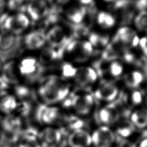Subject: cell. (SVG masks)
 Instances as JSON below:
<instances>
[{"instance_id":"f35d334b","label":"cell","mask_w":147,"mask_h":147,"mask_svg":"<svg viewBox=\"0 0 147 147\" xmlns=\"http://www.w3.org/2000/svg\"><path fill=\"white\" fill-rule=\"evenodd\" d=\"M132 103L134 105H138L142 101V95L140 91H135L131 95Z\"/></svg>"},{"instance_id":"836d02e7","label":"cell","mask_w":147,"mask_h":147,"mask_svg":"<svg viewBox=\"0 0 147 147\" xmlns=\"http://www.w3.org/2000/svg\"><path fill=\"white\" fill-rule=\"evenodd\" d=\"M133 130V125L130 122H123L118 127V132L123 137L129 136Z\"/></svg>"},{"instance_id":"ac0fdd59","label":"cell","mask_w":147,"mask_h":147,"mask_svg":"<svg viewBox=\"0 0 147 147\" xmlns=\"http://www.w3.org/2000/svg\"><path fill=\"white\" fill-rule=\"evenodd\" d=\"M87 9L84 6H69L63 11V16L69 24L77 25L83 23L87 15Z\"/></svg>"},{"instance_id":"b9f144b4","label":"cell","mask_w":147,"mask_h":147,"mask_svg":"<svg viewBox=\"0 0 147 147\" xmlns=\"http://www.w3.org/2000/svg\"><path fill=\"white\" fill-rule=\"evenodd\" d=\"M6 1L0 0V17L6 12Z\"/></svg>"},{"instance_id":"e0dca14e","label":"cell","mask_w":147,"mask_h":147,"mask_svg":"<svg viewBox=\"0 0 147 147\" xmlns=\"http://www.w3.org/2000/svg\"><path fill=\"white\" fill-rule=\"evenodd\" d=\"M64 49L46 45L40 52L38 61L43 65H50L63 59Z\"/></svg>"},{"instance_id":"52a82bcc","label":"cell","mask_w":147,"mask_h":147,"mask_svg":"<svg viewBox=\"0 0 147 147\" xmlns=\"http://www.w3.org/2000/svg\"><path fill=\"white\" fill-rule=\"evenodd\" d=\"M38 137L42 147H60L63 134L58 127L47 126L38 130Z\"/></svg>"},{"instance_id":"d6986e66","label":"cell","mask_w":147,"mask_h":147,"mask_svg":"<svg viewBox=\"0 0 147 147\" xmlns=\"http://www.w3.org/2000/svg\"><path fill=\"white\" fill-rule=\"evenodd\" d=\"M96 78L97 74L94 69L88 67H82L78 68L77 73L73 80L78 87L83 88L94 82Z\"/></svg>"},{"instance_id":"9a60e30c","label":"cell","mask_w":147,"mask_h":147,"mask_svg":"<svg viewBox=\"0 0 147 147\" xmlns=\"http://www.w3.org/2000/svg\"><path fill=\"white\" fill-rule=\"evenodd\" d=\"M91 136L95 147H111L115 140L114 133L106 126L98 128Z\"/></svg>"},{"instance_id":"681fc988","label":"cell","mask_w":147,"mask_h":147,"mask_svg":"<svg viewBox=\"0 0 147 147\" xmlns=\"http://www.w3.org/2000/svg\"><path fill=\"white\" fill-rule=\"evenodd\" d=\"M27 2H30V1H33V0H26Z\"/></svg>"},{"instance_id":"60d3db41","label":"cell","mask_w":147,"mask_h":147,"mask_svg":"<svg viewBox=\"0 0 147 147\" xmlns=\"http://www.w3.org/2000/svg\"><path fill=\"white\" fill-rule=\"evenodd\" d=\"M10 87L0 77V93L8 91Z\"/></svg>"},{"instance_id":"4fadbf2b","label":"cell","mask_w":147,"mask_h":147,"mask_svg":"<svg viewBox=\"0 0 147 147\" xmlns=\"http://www.w3.org/2000/svg\"><path fill=\"white\" fill-rule=\"evenodd\" d=\"M38 130L33 127L23 128L14 142L16 147H42L38 137Z\"/></svg>"},{"instance_id":"5bb4252c","label":"cell","mask_w":147,"mask_h":147,"mask_svg":"<svg viewBox=\"0 0 147 147\" xmlns=\"http://www.w3.org/2000/svg\"><path fill=\"white\" fill-rule=\"evenodd\" d=\"M18 69L22 78H28L34 76L39 70L40 62L37 57L28 55L17 61Z\"/></svg>"},{"instance_id":"d590c367","label":"cell","mask_w":147,"mask_h":147,"mask_svg":"<svg viewBox=\"0 0 147 147\" xmlns=\"http://www.w3.org/2000/svg\"><path fill=\"white\" fill-rule=\"evenodd\" d=\"M109 69L110 74L113 76H118L122 74L123 71L122 66L117 61L111 63Z\"/></svg>"},{"instance_id":"83f0119b","label":"cell","mask_w":147,"mask_h":147,"mask_svg":"<svg viewBox=\"0 0 147 147\" xmlns=\"http://www.w3.org/2000/svg\"><path fill=\"white\" fill-rule=\"evenodd\" d=\"M131 123L138 128L147 126V109H140L135 110L131 115Z\"/></svg>"},{"instance_id":"5b68a950","label":"cell","mask_w":147,"mask_h":147,"mask_svg":"<svg viewBox=\"0 0 147 147\" xmlns=\"http://www.w3.org/2000/svg\"><path fill=\"white\" fill-rule=\"evenodd\" d=\"M45 36L47 45L62 49L73 39L69 28L59 23L50 27L45 32Z\"/></svg>"},{"instance_id":"d4e9b609","label":"cell","mask_w":147,"mask_h":147,"mask_svg":"<svg viewBox=\"0 0 147 147\" xmlns=\"http://www.w3.org/2000/svg\"><path fill=\"white\" fill-rule=\"evenodd\" d=\"M33 106L29 100H18L16 108L13 114L23 119L32 113Z\"/></svg>"},{"instance_id":"9c48e42d","label":"cell","mask_w":147,"mask_h":147,"mask_svg":"<svg viewBox=\"0 0 147 147\" xmlns=\"http://www.w3.org/2000/svg\"><path fill=\"white\" fill-rule=\"evenodd\" d=\"M0 77L10 87L21 83L22 78L18 69L17 60L11 59L3 63Z\"/></svg>"},{"instance_id":"8fae6325","label":"cell","mask_w":147,"mask_h":147,"mask_svg":"<svg viewBox=\"0 0 147 147\" xmlns=\"http://www.w3.org/2000/svg\"><path fill=\"white\" fill-rule=\"evenodd\" d=\"M49 10L45 0H33L28 2L25 13L30 21L37 23L47 15Z\"/></svg>"},{"instance_id":"ee69618b","label":"cell","mask_w":147,"mask_h":147,"mask_svg":"<svg viewBox=\"0 0 147 147\" xmlns=\"http://www.w3.org/2000/svg\"><path fill=\"white\" fill-rule=\"evenodd\" d=\"M105 15H106V13L105 12H100V13L98 14L97 17V21L99 25H103Z\"/></svg>"},{"instance_id":"30bf717a","label":"cell","mask_w":147,"mask_h":147,"mask_svg":"<svg viewBox=\"0 0 147 147\" xmlns=\"http://www.w3.org/2000/svg\"><path fill=\"white\" fill-rule=\"evenodd\" d=\"M83 125V122L80 119V117L71 111L63 110L56 126L59 128L63 135L64 134L68 135L74 130L82 128Z\"/></svg>"},{"instance_id":"f1b7e54d","label":"cell","mask_w":147,"mask_h":147,"mask_svg":"<svg viewBox=\"0 0 147 147\" xmlns=\"http://www.w3.org/2000/svg\"><path fill=\"white\" fill-rule=\"evenodd\" d=\"M69 25L71 33L74 39L80 40V38L86 36L89 33L88 27L83 23L77 25Z\"/></svg>"},{"instance_id":"4dcf8cb0","label":"cell","mask_w":147,"mask_h":147,"mask_svg":"<svg viewBox=\"0 0 147 147\" xmlns=\"http://www.w3.org/2000/svg\"><path fill=\"white\" fill-rule=\"evenodd\" d=\"M89 42L92 47H102L106 46L109 41V38L106 36H100L95 33H91L88 37Z\"/></svg>"},{"instance_id":"ffe728a7","label":"cell","mask_w":147,"mask_h":147,"mask_svg":"<svg viewBox=\"0 0 147 147\" xmlns=\"http://www.w3.org/2000/svg\"><path fill=\"white\" fill-rule=\"evenodd\" d=\"M17 103L18 100L12 92L6 91L0 93V113L3 115L13 114Z\"/></svg>"},{"instance_id":"8d00e7d4","label":"cell","mask_w":147,"mask_h":147,"mask_svg":"<svg viewBox=\"0 0 147 147\" xmlns=\"http://www.w3.org/2000/svg\"><path fill=\"white\" fill-rule=\"evenodd\" d=\"M115 23V20L114 17L109 13H106V15L104 19V22L102 25L105 28H109L112 26Z\"/></svg>"},{"instance_id":"d6a6232c","label":"cell","mask_w":147,"mask_h":147,"mask_svg":"<svg viewBox=\"0 0 147 147\" xmlns=\"http://www.w3.org/2000/svg\"><path fill=\"white\" fill-rule=\"evenodd\" d=\"M134 22L139 30L147 31V11H141L135 18Z\"/></svg>"},{"instance_id":"8992f818","label":"cell","mask_w":147,"mask_h":147,"mask_svg":"<svg viewBox=\"0 0 147 147\" xmlns=\"http://www.w3.org/2000/svg\"><path fill=\"white\" fill-rule=\"evenodd\" d=\"M73 92V100L70 111L79 117L88 115L91 112L94 105L92 95L87 92Z\"/></svg>"},{"instance_id":"484cf974","label":"cell","mask_w":147,"mask_h":147,"mask_svg":"<svg viewBox=\"0 0 147 147\" xmlns=\"http://www.w3.org/2000/svg\"><path fill=\"white\" fill-rule=\"evenodd\" d=\"M13 87L12 94L18 100H29L32 95V91L31 87L27 84L21 83L16 84Z\"/></svg>"},{"instance_id":"ab89813d","label":"cell","mask_w":147,"mask_h":147,"mask_svg":"<svg viewBox=\"0 0 147 147\" xmlns=\"http://www.w3.org/2000/svg\"><path fill=\"white\" fill-rule=\"evenodd\" d=\"M139 43L144 54L147 56V37L142 38L140 40Z\"/></svg>"},{"instance_id":"603a6c76","label":"cell","mask_w":147,"mask_h":147,"mask_svg":"<svg viewBox=\"0 0 147 147\" xmlns=\"http://www.w3.org/2000/svg\"><path fill=\"white\" fill-rule=\"evenodd\" d=\"M136 35V32L133 29L123 27L118 30L113 40L119 41L126 47L129 45L131 46L133 40Z\"/></svg>"},{"instance_id":"c3c4849f","label":"cell","mask_w":147,"mask_h":147,"mask_svg":"<svg viewBox=\"0 0 147 147\" xmlns=\"http://www.w3.org/2000/svg\"><path fill=\"white\" fill-rule=\"evenodd\" d=\"M105 1H115V0H105Z\"/></svg>"},{"instance_id":"3957f363","label":"cell","mask_w":147,"mask_h":147,"mask_svg":"<svg viewBox=\"0 0 147 147\" xmlns=\"http://www.w3.org/2000/svg\"><path fill=\"white\" fill-rule=\"evenodd\" d=\"M31 21L25 13L5 12L0 17V30H5L17 36L25 32Z\"/></svg>"},{"instance_id":"f907efd6","label":"cell","mask_w":147,"mask_h":147,"mask_svg":"<svg viewBox=\"0 0 147 147\" xmlns=\"http://www.w3.org/2000/svg\"><path fill=\"white\" fill-rule=\"evenodd\" d=\"M0 133H1V129H0Z\"/></svg>"},{"instance_id":"7c38bea8","label":"cell","mask_w":147,"mask_h":147,"mask_svg":"<svg viewBox=\"0 0 147 147\" xmlns=\"http://www.w3.org/2000/svg\"><path fill=\"white\" fill-rule=\"evenodd\" d=\"M23 44L29 51H40L47 45L45 32L38 29L28 32L24 37Z\"/></svg>"},{"instance_id":"7402d4cb","label":"cell","mask_w":147,"mask_h":147,"mask_svg":"<svg viewBox=\"0 0 147 147\" xmlns=\"http://www.w3.org/2000/svg\"><path fill=\"white\" fill-rule=\"evenodd\" d=\"M98 117L100 121L104 125H111L118 119V111L114 106L109 105L100 109L98 113Z\"/></svg>"},{"instance_id":"f5cc1de1","label":"cell","mask_w":147,"mask_h":147,"mask_svg":"<svg viewBox=\"0 0 147 147\" xmlns=\"http://www.w3.org/2000/svg\"><path fill=\"white\" fill-rule=\"evenodd\" d=\"M60 147H61V146H60Z\"/></svg>"},{"instance_id":"f6af8a7d","label":"cell","mask_w":147,"mask_h":147,"mask_svg":"<svg viewBox=\"0 0 147 147\" xmlns=\"http://www.w3.org/2000/svg\"><path fill=\"white\" fill-rule=\"evenodd\" d=\"M78 1L80 5L82 6H90L92 4H94L93 0H76Z\"/></svg>"},{"instance_id":"bcb514c9","label":"cell","mask_w":147,"mask_h":147,"mask_svg":"<svg viewBox=\"0 0 147 147\" xmlns=\"http://www.w3.org/2000/svg\"><path fill=\"white\" fill-rule=\"evenodd\" d=\"M138 147H147V138L142 140L140 142Z\"/></svg>"},{"instance_id":"816d5d0a","label":"cell","mask_w":147,"mask_h":147,"mask_svg":"<svg viewBox=\"0 0 147 147\" xmlns=\"http://www.w3.org/2000/svg\"><path fill=\"white\" fill-rule=\"evenodd\" d=\"M146 104H147V100H146Z\"/></svg>"},{"instance_id":"e575fe53","label":"cell","mask_w":147,"mask_h":147,"mask_svg":"<svg viewBox=\"0 0 147 147\" xmlns=\"http://www.w3.org/2000/svg\"><path fill=\"white\" fill-rule=\"evenodd\" d=\"M50 8L60 9L62 7L66 6L70 0H45Z\"/></svg>"},{"instance_id":"2e32d148","label":"cell","mask_w":147,"mask_h":147,"mask_svg":"<svg viewBox=\"0 0 147 147\" xmlns=\"http://www.w3.org/2000/svg\"><path fill=\"white\" fill-rule=\"evenodd\" d=\"M92 144L91 136L83 128L77 129L68 134V147H89Z\"/></svg>"},{"instance_id":"6da1fadb","label":"cell","mask_w":147,"mask_h":147,"mask_svg":"<svg viewBox=\"0 0 147 147\" xmlns=\"http://www.w3.org/2000/svg\"><path fill=\"white\" fill-rule=\"evenodd\" d=\"M70 83L58 75L51 74L41 79L37 84L36 94L39 102L58 105L71 92Z\"/></svg>"},{"instance_id":"277c9868","label":"cell","mask_w":147,"mask_h":147,"mask_svg":"<svg viewBox=\"0 0 147 147\" xmlns=\"http://www.w3.org/2000/svg\"><path fill=\"white\" fill-rule=\"evenodd\" d=\"M63 110L58 105H49L39 102L33 108L34 120L43 125L57 126L62 114Z\"/></svg>"},{"instance_id":"44dd1931","label":"cell","mask_w":147,"mask_h":147,"mask_svg":"<svg viewBox=\"0 0 147 147\" xmlns=\"http://www.w3.org/2000/svg\"><path fill=\"white\" fill-rule=\"evenodd\" d=\"M118 93L117 87L111 82H104L95 92V97L100 100L111 102L115 99Z\"/></svg>"},{"instance_id":"cb8c5ba5","label":"cell","mask_w":147,"mask_h":147,"mask_svg":"<svg viewBox=\"0 0 147 147\" xmlns=\"http://www.w3.org/2000/svg\"><path fill=\"white\" fill-rule=\"evenodd\" d=\"M78 71V68L76 67L73 63L67 61H64L60 65L58 75L62 78L63 79L68 80L69 79H73Z\"/></svg>"},{"instance_id":"7a4b0ae2","label":"cell","mask_w":147,"mask_h":147,"mask_svg":"<svg viewBox=\"0 0 147 147\" xmlns=\"http://www.w3.org/2000/svg\"><path fill=\"white\" fill-rule=\"evenodd\" d=\"M93 52V47L89 41L72 39L64 48L63 59L71 63L86 61Z\"/></svg>"},{"instance_id":"7bdbcfd3","label":"cell","mask_w":147,"mask_h":147,"mask_svg":"<svg viewBox=\"0 0 147 147\" xmlns=\"http://www.w3.org/2000/svg\"><path fill=\"white\" fill-rule=\"evenodd\" d=\"M118 147H137V146L133 142L128 140H125V141H123L119 144Z\"/></svg>"},{"instance_id":"f546056e","label":"cell","mask_w":147,"mask_h":147,"mask_svg":"<svg viewBox=\"0 0 147 147\" xmlns=\"http://www.w3.org/2000/svg\"><path fill=\"white\" fill-rule=\"evenodd\" d=\"M6 9L10 13L25 12L26 0H6Z\"/></svg>"},{"instance_id":"7dc6e473","label":"cell","mask_w":147,"mask_h":147,"mask_svg":"<svg viewBox=\"0 0 147 147\" xmlns=\"http://www.w3.org/2000/svg\"><path fill=\"white\" fill-rule=\"evenodd\" d=\"M2 64L3 63L2 62L1 60L0 59V73H1V68H2Z\"/></svg>"},{"instance_id":"ba28073f","label":"cell","mask_w":147,"mask_h":147,"mask_svg":"<svg viewBox=\"0 0 147 147\" xmlns=\"http://www.w3.org/2000/svg\"><path fill=\"white\" fill-rule=\"evenodd\" d=\"M24 128L23 119L14 114L3 115L0 123L1 131L15 140Z\"/></svg>"},{"instance_id":"1f68e13d","label":"cell","mask_w":147,"mask_h":147,"mask_svg":"<svg viewBox=\"0 0 147 147\" xmlns=\"http://www.w3.org/2000/svg\"><path fill=\"white\" fill-rule=\"evenodd\" d=\"M144 79L142 74L138 71H134L131 73L129 77L126 79V83L127 86L132 88L137 87Z\"/></svg>"},{"instance_id":"74e56055","label":"cell","mask_w":147,"mask_h":147,"mask_svg":"<svg viewBox=\"0 0 147 147\" xmlns=\"http://www.w3.org/2000/svg\"><path fill=\"white\" fill-rule=\"evenodd\" d=\"M134 6L138 10L143 11L147 9V0H137L134 1Z\"/></svg>"},{"instance_id":"4316f807","label":"cell","mask_w":147,"mask_h":147,"mask_svg":"<svg viewBox=\"0 0 147 147\" xmlns=\"http://www.w3.org/2000/svg\"><path fill=\"white\" fill-rule=\"evenodd\" d=\"M16 36L5 30H0V51H6L15 44Z\"/></svg>"}]
</instances>
